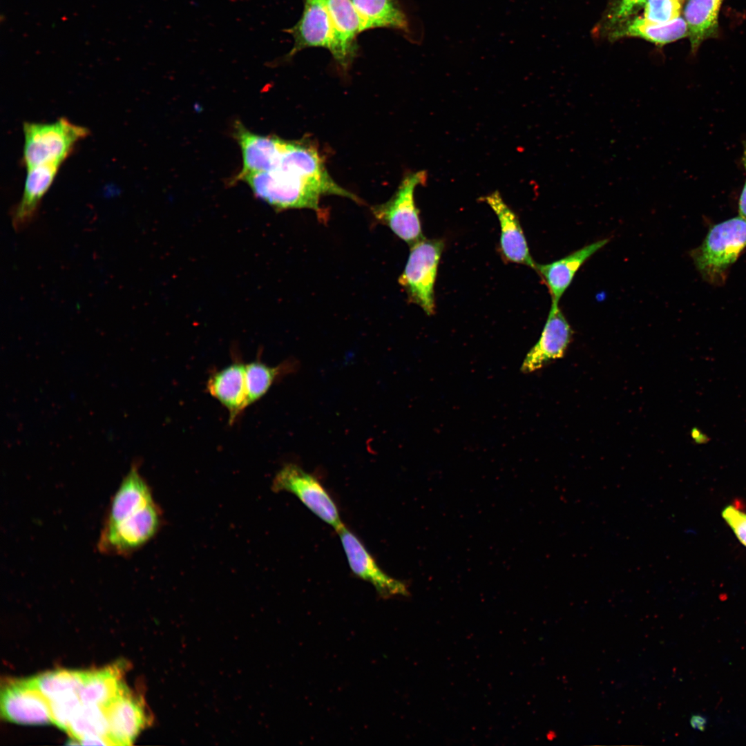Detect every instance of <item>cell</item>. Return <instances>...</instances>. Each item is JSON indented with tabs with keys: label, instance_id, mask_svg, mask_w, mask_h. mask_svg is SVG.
Instances as JSON below:
<instances>
[{
	"label": "cell",
	"instance_id": "6da1fadb",
	"mask_svg": "<svg viewBox=\"0 0 746 746\" xmlns=\"http://www.w3.org/2000/svg\"><path fill=\"white\" fill-rule=\"evenodd\" d=\"M246 182L256 197L277 210L310 209L322 213L320 199L326 195L345 197L360 202L352 193L332 178L319 179L274 167L268 171L254 173L236 178Z\"/></svg>",
	"mask_w": 746,
	"mask_h": 746
},
{
	"label": "cell",
	"instance_id": "7a4b0ae2",
	"mask_svg": "<svg viewBox=\"0 0 746 746\" xmlns=\"http://www.w3.org/2000/svg\"><path fill=\"white\" fill-rule=\"evenodd\" d=\"M23 164L27 168L46 164L61 165L75 145L88 135L86 127L61 117L52 123L25 122Z\"/></svg>",
	"mask_w": 746,
	"mask_h": 746
},
{
	"label": "cell",
	"instance_id": "3957f363",
	"mask_svg": "<svg viewBox=\"0 0 746 746\" xmlns=\"http://www.w3.org/2000/svg\"><path fill=\"white\" fill-rule=\"evenodd\" d=\"M745 247L746 218L739 216L714 225L691 256L701 275L718 283Z\"/></svg>",
	"mask_w": 746,
	"mask_h": 746
},
{
	"label": "cell",
	"instance_id": "277c9868",
	"mask_svg": "<svg viewBox=\"0 0 746 746\" xmlns=\"http://www.w3.org/2000/svg\"><path fill=\"white\" fill-rule=\"evenodd\" d=\"M443 245L441 240L424 238L411 245L407 262L399 278L409 299L428 315L434 312V286Z\"/></svg>",
	"mask_w": 746,
	"mask_h": 746
},
{
	"label": "cell",
	"instance_id": "5b68a950",
	"mask_svg": "<svg viewBox=\"0 0 746 746\" xmlns=\"http://www.w3.org/2000/svg\"><path fill=\"white\" fill-rule=\"evenodd\" d=\"M162 522V510L155 501L117 523L103 525L97 548L104 555L129 556L157 534Z\"/></svg>",
	"mask_w": 746,
	"mask_h": 746
},
{
	"label": "cell",
	"instance_id": "8992f818",
	"mask_svg": "<svg viewBox=\"0 0 746 746\" xmlns=\"http://www.w3.org/2000/svg\"><path fill=\"white\" fill-rule=\"evenodd\" d=\"M271 490L293 494L336 532L345 526L335 501L321 482L296 464L287 463L283 466L273 479Z\"/></svg>",
	"mask_w": 746,
	"mask_h": 746
},
{
	"label": "cell",
	"instance_id": "52a82bcc",
	"mask_svg": "<svg viewBox=\"0 0 746 746\" xmlns=\"http://www.w3.org/2000/svg\"><path fill=\"white\" fill-rule=\"evenodd\" d=\"M425 180V171L408 175L390 200L372 208L378 221L388 227L396 236L410 245L423 238L419 210L414 201V191Z\"/></svg>",
	"mask_w": 746,
	"mask_h": 746
},
{
	"label": "cell",
	"instance_id": "ba28073f",
	"mask_svg": "<svg viewBox=\"0 0 746 746\" xmlns=\"http://www.w3.org/2000/svg\"><path fill=\"white\" fill-rule=\"evenodd\" d=\"M337 533L350 570L355 576L373 586L381 597L410 596L408 584L386 573L354 533L345 526Z\"/></svg>",
	"mask_w": 746,
	"mask_h": 746
},
{
	"label": "cell",
	"instance_id": "9c48e42d",
	"mask_svg": "<svg viewBox=\"0 0 746 746\" xmlns=\"http://www.w3.org/2000/svg\"><path fill=\"white\" fill-rule=\"evenodd\" d=\"M304 9L298 21L287 29L294 39V46L286 55L292 57L298 51L310 47L327 48L336 59L338 49L334 30L325 0H303Z\"/></svg>",
	"mask_w": 746,
	"mask_h": 746
},
{
	"label": "cell",
	"instance_id": "30bf717a",
	"mask_svg": "<svg viewBox=\"0 0 746 746\" xmlns=\"http://www.w3.org/2000/svg\"><path fill=\"white\" fill-rule=\"evenodd\" d=\"M2 716L12 723L41 725L51 722L48 700L29 679L12 681L1 691Z\"/></svg>",
	"mask_w": 746,
	"mask_h": 746
},
{
	"label": "cell",
	"instance_id": "8fae6325",
	"mask_svg": "<svg viewBox=\"0 0 746 746\" xmlns=\"http://www.w3.org/2000/svg\"><path fill=\"white\" fill-rule=\"evenodd\" d=\"M573 331L559 304L551 303L541 336L526 354L520 368L524 373L538 370L562 358L573 338Z\"/></svg>",
	"mask_w": 746,
	"mask_h": 746
},
{
	"label": "cell",
	"instance_id": "7c38bea8",
	"mask_svg": "<svg viewBox=\"0 0 746 746\" xmlns=\"http://www.w3.org/2000/svg\"><path fill=\"white\" fill-rule=\"evenodd\" d=\"M108 723V738L112 745H128L147 724L142 702L124 687L104 708Z\"/></svg>",
	"mask_w": 746,
	"mask_h": 746
},
{
	"label": "cell",
	"instance_id": "4fadbf2b",
	"mask_svg": "<svg viewBox=\"0 0 746 746\" xmlns=\"http://www.w3.org/2000/svg\"><path fill=\"white\" fill-rule=\"evenodd\" d=\"M233 136L242 155V169L236 178L247 174L268 171L276 164L286 140L256 134L240 122L234 124Z\"/></svg>",
	"mask_w": 746,
	"mask_h": 746
},
{
	"label": "cell",
	"instance_id": "5bb4252c",
	"mask_svg": "<svg viewBox=\"0 0 746 746\" xmlns=\"http://www.w3.org/2000/svg\"><path fill=\"white\" fill-rule=\"evenodd\" d=\"M155 502L151 488L133 462L112 496L103 525H111L136 513Z\"/></svg>",
	"mask_w": 746,
	"mask_h": 746
},
{
	"label": "cell",
	"instance_id": "9a60e30c",
	"mask_svg": "<svg viewBox=\"0 0 746 746\" xmlns=\"http://www.w3.org/2000/svg\"><path fill=\"white\" fill-rule=\"evenodd\" d=\"M484 200L498 218L501 235L500 249L506 260L535 269L523 230L516 214L510 209L498 191L485 197Z\"/></svg>",
	"mask_w": 746,
	"mask_h": 746
},
{
	"label": "cell",
	"instance_id": "2e32d148",
	"mask_svg": "<svg viewBox=\"0 0 746 746\" xmlns=\"http://www.w3.org/2000/svg\"><path fill=\"white\" fill-rule=\"evenodd\" d=\"M608 242L607 238L599 240L551 263L536 265L535 269L546 285L552 303L559 304L561 297L571 284L579 269Z\"/></svg>",
	"mask_w": 746,
	"mask_h": 746
},
{
	"label": "cell",
	"instance_id": "e0dca14e",
	"mask_svg": "<svg viewBox=\"0 0 746 746\" xmlns=\"http://www.w3.org/2000/svg\"><path fill=\"white\" fill-rule=\"evenodd\" d=\"M334 30L338 55L336 61L347 68L356 49L358 34L365 30L364 22L351 0H325Z\"/></svg>",
	"mask_w": 746,
	"mask_h": 746
},
{
	"label": "cell",
	"instance_id": "ac0fdd59",
	"mask_svg": "<svg viewBox=\"0 0 746 746\" xmlns=\"http://www.w3.org/2000/svg\"><path fill=\"white\" fill-rule=\"evenodd\" d=\"M59 166V164H46L27 169L22 198L12 212V224L16 231L26 229L33 221L40 201L52 183Z\"/></svg>",
	"mask_w": 746,
	"mask_h": 746
},
{
	"label": "cell",
	"instance_id": "d6986e66",
	"mask_svg": "<svg viewBox=\"0 0 746 746\" xmlns=\"http://www.w3.org/2000/svg\"><path fill=\"white\" fill-rule=\"evenodd\" d=\"M207 390L229 411V422L248 407L245 364L236 362L216 372L207 382Z\"/></svg>",
	"mask_w": 746,
	"mask_h": 746
},
{
	"label": "cell",
	"instance_id": "ffe728a7",
	"mask_svg": "<svg viewBox=\"0 0 746 746\" xmlns=\"http://www.w3.org/2000/svg\"><path fill=\"white\" fill-rule=\"evenodd\" d=\"M611 36L612 39L640 37L662 45L688 36V30L685 20L680 17L664 24L652 23L638 17L617 25Z\"/></svg>",
	"mask_w": 746,
	"mask_h": 746
},
{
	"label": "cell",
	"instance_id": "44dd1931",
	"mask_svg": "<svg viewBox=\"0 0 746 746\" xmlns=\"http://www.w3.org/2000/svg\"><path fill=\"white\" fill-rule=\"evenodd\" d=\"M365 30L392 28L410 32L409 19L397 0H351Z\"/></svg>",
	"mask_w": 746,
	"mask_h": 746
},
{
	"label": "cell",
	"instance_id": "7402d4cb",
	"mask_svg": "<svg viewBox=\"0 0 746 746\" xmlns=\"http://www.w3.org/2000/svg\"><path fill=\"white\" fill-rule=\"evenodd\" d=\"M722 0H688L684 10L692 51L711 37L718 26V14Z\"/></svg>",
	"mask_w": 746,
	"mask_h": 746
},
{
	"label": "cell",
	"instance_id": "603a6c76",
	"mask_svg": "<svg viewBox=\"0 0 746 746\" xmlns=\"http://www.w3.org/2000/svg\"><path fill=\"white\" fill-rule=\"evenodd\" d=\"M298 361L287 359L275 367L260 361L245 364V384L248 406L263 396L276 381L298 370Z\"/></svg>",
	"mask_w": 746,
	"mask_h": 746
},
{
	"label": "cell",
	"instance_id": "cb8c5ba5",
	"mask_svg": "<svg viewBox=\"0 0 746 746\" xmlns=\"http://www.w3.org/2000/svg\"><path fill=\"white\" fill-rule=\"evenodd\" d=\"M119 676L116 667L87 671L86 679L77 693L82 702L104 708L107 707L124 687Z\"/></svg>",
	"mask_w": 746,
	"mask_h": 746
},
{
	"label": "cell",
	"instance_id": "d4e9b609",
	"mask_svg": "<svg viewBox=\"0 0 746 746\" xmlns=\"http://www.w3.org/2000/svg\"><path fill=\"white\" fill-rule=\"evenodd\" d=\"M66 731L79 741L88 738H108V723L104 708L82 702Z\"/></svg>",
	"mask_w": 746,
	"mask_h": 746
},
{
	"label": "cell",
	"instance_id": "484cf974",
	"mask_svg": "<svg viewBox=\"0 0 746 746\" xmlns=\"http://www.w3.org/2000/svg\"><path fill=\"white\" fill-rule=\"evenodd\" d=\"M87 671L57 670L48 671L30 680L31 683L48 700L78 693Z\"/></svg>",
	"mask_w": 746,
	"mask_h": 746
},
{
	"label": "cell",
	"instance_id": "4316f807",
	"mask_svg": "<svg viewBox=\"0 0 746 746\" xmlns=\"http://www.w3.org/2000/svg\"><path fill=\"white\" fill-rule=\"evenodd\" d=\"M48 701L51 723L67 731L74 714L82 704L78 694H68Z\"/></svg>",
	"mask_w": 746,
	"mask_h": 746
},
{
	"label": "cell",
	"instance_id": "83f0119b",
	"mask_svg": "<svg viewBox=\"0 0 746 746\" xmlns=\"http://www.w3.org/2000/svg\"><path fill=\"white\" fill-rule=\"evenodd\" d=\"M682 0H648L643 18L658 24L669 23L680 17Z\"/></svg>",
	"mask_w": 746,
	"mask_h": 746
},
{
	"label": "cell",
	"instance_id": "f1b7e54d",
	"mask_svg": "<svg viewBox=\"0 0 746 746\" xmlns=\"http://www.w3.org/2000/svg\"><path fill=\"white\" fill-rule=\"evenodd\" d=\"M721 516L739 542L746 547V513L733 505L726 506Z\"/></svg>",
	"mask_w": 746,
	"mask_h": 746
},
{
	"label": "cell",
	"instance_id": "f546056e",
	"mask_svg": "<svg viewBox=\"0 0 746 746\" xmlns=\"http://www.w3.org/2000/svg\"><path fill=\"white\" fill-rule=\"evenodd\" d=\"M648 0H613L609 12V19L611 24H617L629 19Z\"/></svg>",
	"mask_w": 746,
	"mask_h": 746
},
{
	"label": "cell",
	"instance_id": "4dcf8cb0",
	"mask_svg": "<svg viewBox=\"0 0 746 746\" xmlns=\"http://www.w3.org/2000/svg\"><path fill=\"white\" fill-rule=\"evenodd\" d=\"M743 163L746 172V141L743 143ZM739 216L746 218V180L740 193L738 202Z\"/></svg>",
	"mask_w": 746,
	"mask_h": 746
}]
</instances>
